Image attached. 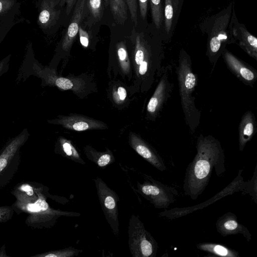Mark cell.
I'll return each instance as SVG.
<instances>
[{"instance_id":"6da1fadb","label":"cell","mask_w":257,"mask_h":257,"mask_svg":"<svg viewBox=\"0 0 257 257\" xmlns=\"http://www.w3.org/2000/svg\"><path fill=\"white\" fill-rule=\"evenodd\" d=\"M126 41L136 86L142 92L148 91L162 68V37L151 23H138L127 34Z\"/></svg>"},{"instance_id":"7a4b0ae2","label":"cell","mask_w":257,"mask_h":257,"mask_svg":"<svg viewBox=\"0 0 257 257\" xmlns=\"http://www.w3.org/2000/svg\"><path fill=\"white\" fill-rule=\"evenodd\" d=\"M214 169L218 177L225 173L224 150L214 137L200 134L196 142V154L185 172L184 194L196 200L208 185Z\"/></svg>"},{"instance_id":"3957f363","label":"cell","mask_w":257,"mask_h":257,"mask_svg":"<svg viewBox=\"0 0 257 257\" xmlns=\"http://www.w3.org/2000/svg\"><path fill=\"white\" fill-rule=\"evenodd\" d=\"M234 1L222 10L205 19L199 24L202 32L207 34L206 55L215 66L227 45L236 44L231 27V15Z\"/></svg>"},{"instance_id":"277c9868","label":"cell","mask_w":257,"mask_h":257,"mask_svg":"<svg viewBox=\"0 0 257 257\" xmlns=\"http://www.w3.org/2000/svg\"><path fill=\"white\" fill-rule=\"evenodd\" d=\"M176 72L186 122L190 131L194 133L201 118V111L196 107L195 98L193 95L197 84V76L192 69L190 56L184 49H181L179 52Z\"/></svg>"},{"instance_id":"5b68a950","label":"cell","mask_w":257,"mask_h":257,"mask_svg":"<svg viewBox=\"0 0 257 257\" xmlns=\"http://www.w3.org/2000/svg\"><path fill=\"white\" fill-rule=\"evenodd\" d=\"M36 7L38 13L37 24L45 35L56 34L61 27H66L70 21L63 0H36Z\"/></svg>"},{"instance_id":"8992f818","label":"cell","mask_w":257,"mask_h":257,"mask_svg":"<svg viewBox=\"0 0 257 257\" xmlns=\"http://www.w3.org/2000/svg\"><path fill=\"white\" fill-rule=\"evenodd\" d=\"M30 136L28 129L24 128L0 150V188L9 183L16 173L20 162V149Z\"/></svg>"},{"instance_id":"52a82bcc","label":"cell","mask_w":257,"mask_h":257,"mask_svg":"<svg viewBox=\"0 0 257 257\" xmlns=\"http://www.w3.org/2000/svg\"><path fill=\"white\" fill-rule=\"evenodd\" d=\"M128 244L133 257H155L158 243L136 215L132 214L128 227Z\"/></svg>"},{"instance_id":"ba28073f","label":"cell","mask_w":257,"mask_h":257,"mask_svg":"<svg viewBox=\"0 0 257 257\" xmlns=\"http://www.w3.org/2000/svg\"><path fill=\"white\" fill-rule=\"evenodd\" d=\"M137 191L156 209H167L178 195L174 187L146 176L143 183L137 182Z\"/></svg>"},{"instance_id":"9c48e42d","label":"cell","mask_w":257,"mask_h":257,"mask_svg":"<svg viewBox=\"0 0 257 257\" xmlns=\"http://www.w3.org/2000/svg\"><path fill=\"white\" fill-rule=\"evenodd\" d=\"M94 181L99 202L105 219L113 234L118 237L119 234V197L101 178L97 177Z\"/></svg>"},{"instance_id":"30bf717a","label":"cell","mask_w":257,"mask_h":257,"mask_svg":"<svg viewBox=\"0 0 257 257\" xmlns=\"http://www.w3.org/2000/svg\"><path fill=\"white\" fill-rule=\"evenodd\" d=\"M25 208L32 212L29 217H33L34 222L32 223L36 227L50 228L54 225L59 218L61 216H79L78 212L61 211L51 208L45 198L40 194L34 203L28 204Z\"/></svg>"},{"instance_id":"8fae6325","label":"cell","mask_w":257,"mask_h":257,"mask_svg":"<svg viewBox=\"0 0 257 257\" xmlns=\"http://www.w3.org/2000/svg\"><path fill=\"white\" fill-rule=\"evenodd\" d=\"M85 2V0H77L70 21L56 48L54 58L66 56L69 53L84 17Z\"/></svg>"},{"instance_id":"7c38bea8","label":"cell","mask_w":257,"mask_h":257,"mask_svg":"<svg viewBox=\"0 0 257 257\" xmlns=\"http://www.w3.org/2000/svg\"><path fill=\"white\" fill-rule=\"evenodd\" d=\"M160 74L159 81L147 105V116L151 120L155 119L160 114L173 88L169 67L162 68Z\"/></svg>"},{"instance_id":"4fadbf2b","label":"cell","mask_w":257,"mask_h":257,"mask_svg":"<svg viewBox=\"0 0 257 257\" xmlns=\"http://www.w3.org/2000/svg\"><path fill=\"white\" fill-rule=\"evenodd\" d=\"M47 122L77 132L103 130L107 127V124L101 121L76 114H70L67 116L59 115L56 118L48 120Z\"/></svg>"},{"instance_id":"5bb4252c","label":"cell","mask_w":257,"mask_h":257,"mask_svg":"<svg viewBox=\"0 0 257 257\" xmlns=\"http://www.w3.org/2000/svg\"><path fill=\"white\" fill-rule=\"evenodd\" d=\"M231 27L234 38L238 45L250 57L257 60V39L240 23L236 17L234 7L231 15Z\"/></svg>"},{"instance_id":"9a60e30c","label":"cell","mask_w":257,"mask_h":257,"mask_svg":"<svg viewBox=\"0 0 257 257\" xmlns=\"http://www.w3.org/2000/svg\"><path fill=\"white\" fill-rule=\"evenodd\" d=\"M128 143L137 154L155 168L160 171L166 170L167 167L161 156L139 135L131 132L128 135Z\"/></svg>"},{"instance_id":"2e32d148","label":"cell","mask_w":257,"mask_h":257,"mask_svg":"<svg viewBox=\"0 0 257 257\" xmlns=\"http://www.w3.org/2000/svg\"><path fill=\"white\" fill-rule=\"evenodd\" d=\"M221 56L232 73L245 84L252 86L257 79V72L252 67L236 57L226 48Z\"/></svg>"},{"instance_id":"e0dca14e","label":"cell","mask_w":257,"mask_h":257,"mask_svg":"<svg viewBox=\"0 0 257 257\" xmlns=\"http://www.w3.org/2000/svg\"><path fill=\"white\" fill-rule=\"evenodd\" d=\"M184 0H164L163 40L170 42L174 35Z\"/></svg>"},{"instance_id":"ac0fdd59","label":"cell","mask_w":257,"mask_h":257,"mask_svg":"<svg viewBox=\"0 0 257 257\" xmlns=\"http://www.w3.org/2000/svg\"><path fill=\"white\" fill-rule=\"evenodd\" d=\"M216 228L217 232L224 237L241 234L247 241L251 239V234L248 229L239 222L234 214L230 212L218 218L216 222Z\"/></svg>"},{"instance_id":"d6986e66","label":"cell","mask_w":257,"mask_h":257,"mask_svg":"<svg viewBox=\"0 0 257 257\" xmlns=\"http://www.w3.org/2000/svg\"><path fill=\"white\" fill-rule=\"evenodd\" d=\"M109 11L111 25L132 29V21L126 0H109Z\"/></svg>"},{"instance_id":"ffe728a7","label":"cell","mask_w":257,"mask_h":257,"mask_svg":"<svg viewBox=\"0 0 257 257\" xmlns=\"http://www.w3.org/2000/svg\"><path fill=\"white\" fill-rule=\"evenodd\" d=\"M83 21L88 24L108 26V19L103 0H85Z\"/></svg>"},{"instance_id":"44dd1931","label":"cell","mask_w":257,"mask_h":257,"mask_svg":"<svg viewBox=\"0 0 257 257\" xmlns=\"http://www.w3.org/2000/svg\"><path fill=\"white\" fill-rule=\"evenodd\" d=\"M256 131V121L253 113L246 111L242 116L239 127V149L242 151L246 144L253 137Z\"/></svg>"},{"instance_id":"7402d4cb","label":"cell","mask_w":257,"mask_h":257,"mask_svg":"<svg viewBox=\"0 0 257 257\" xmlns=\"http://www.w3.org/2000/svg\"><path fill=\"white\" fill-rule=\"evenodd\" d=\"M100 27L99 24H88L82 20L79 26L78 36L81 45L84 48H95L98 41Z\"/></svg>"},{"instance_id":"603a6c76","label":"cell","mask_w":257,"mask_h":257,"mask_svg":"<svg viewBox=\"0 0 257 257\" xmlns=\"http://www.w3.org/2000/svg\"><path fill=\"white\" fill-rule=\"evenodd\" d=\"M149 2L152 18L151 23L162 37L164 28V1L149 0Z\"/></svg>"},{"instance_id":"cb8c5ba5","label":"cell","mask_w":257,"mask_h":257,"mask_svg":"<svg viewBox=\"0 0 257 257\" xmlns=\"http://www.w3.org/2000/svg\"><path fill=\"white\" fill-rule=\"evenodd\" d=\"M198 249L213 255L224 257H238V252L225 245L214 243H200L196 244Z\"/></svg>"},{"instance_id":"d4e9b609","label":"cell","mask_w":257,"mask_h":257,"mask_svg":"<svg viewBox=\"0 0 257 257\" xmlns=\"http://www.w3.org/2000/svg\"><path fill=\"white\" fill-rule=\"evenodd\" d=\"M84 152L87 158L99 167H104L115 160L112 153L109 151L100 152L90 147H86L84 148Z\"/></svg>"},{"instance_id":"484cf974","label":"cell","mask_w":257,"mask_h":257,"mask_svg":"<svg viewBox=\"0 0 257 257\" xmlns=\"http://www.w3.org/2000/svg\"><path fill=\"white\" fill-rule=\"evenodd\" d=\"M58 143L61 152H63L62 154L65 156L76 162L82 164H85L78 152L69 141L63 137H60L58 139Z\"/></svg>"},{"instance_id":"4316f807","label":"cell","mask_w":257,"mask_h":257,"mask_svg":"<svg viewBox=\"0 0 257 257\" xmlns=\"http://www.w3.org/2000/svg\"><path fill=\"white\" fill-rule=\"evenodd\" d=\"M20 9L16 10L0 21V44L4 40L10 31L17 22L15 21V17Z\"/></svg>"},{"instance_id":"83f0119b","label":"cell","mask_w":257,"mask_h":257,"mask_svg":"<svg viewBox=\"0 0 257 257\" xmlns=\"http://www.w3.org/2000/svg\"><path fill=\"white\" fill-rule=\"evenodd\" d=\"M81 252V250L70 247L51 251L35 256L41 257H72L78 255Z\"/></svg>"},{"instance_id":"f1b7e54d","label":"cell","mask_w":257,"mask_h":257,"mask_svg":"<svg viewBox=\"0 0 257 257\" xmlns=\"http://www.w3.org/2000/svg\"><path fill=\"white\" fill-rule=\"evenodd\" d=\"M20 6L18 0H0V21L12 12L20 9Z\"/></svg>"},{"instance_id":"f546056e","label":"cell","mask_w":257,"mask_h":257,"mask_svg":"<svg viewBox=\"0 0 257 257\" xmlns=\"http://www.w3.org/2000/svg\"><path fill=\"white\" fill-rule=\"evenodd\" d=\"M138 24H147L148 21V12L149 0H138Z\"/></svg>"},{"instance_id":"4dcf8cb0","label":"cell","mask_w":257,"mask_h":257,"mask_svg":"<svg viewBox=\"0 0 257 257\" xmlns=\"http://www.w3.org/2000/svg\"><path fill=\"white\" fill-rule=\"evenodd\" d=\"M131 18L134 26L138 24V0H126Z\"/></svg>"},{"instance_id":"1f68e13d","label":"cell","mask_w":257,"mask_h":257,"mask_svg":"<svg viewBox=\"0 0 257 257\" xmlns=\"http://www.w3.org/2000/svg\"><path fill=\"white\" fill-rule=\"evenodd\" d=\"M112 96L113 100L115 103L117 104H121L126 98V90L123 86H118L116 89H113L112 92Z\"/></svg>"},{"instance_id":"d6a6232c","label":"cell","mask_w":257,"mask_h":257,"mask_svg":"<svg viewBox=\"0 0 257 257\" xmlns=\"http://www.w3.org/2000/svg\"><path fill=\"white\" fill-rule=\"evenodd\" d=\"M257 172H256V166H255L254 174L252 176L251 179L248 181V194H249L254 202L256 203V199H257V190H256V177H257Z\"/></svg>"},{"instance_id":"836d02e7","label":"cell","mask_w":257,"mask_h":257,"mask_svg":"<svg viewBox=\"0 0 257 257\" xmlns=\"http://www.w3.org/2000/svg\"><path fill=\"white\" fill-rule=\"evenodd\" d=\"M14 210L11 207H0V222L7 221L12 218Z\"/></svg>"},{"instance_id":"e575fe53","label":"cell","mask_w":257,"mask_h":257,"mask_svg":"<svg viewBox=\"0 0 257 257\" xmlns=\"http://www.w3.org/2000/svg\"><path fill=\"white\" fill-rule=\"evenodd\" d=\"M11 57L9 54L0 61V77L8 71Z\"/></svg>"},{"instance_id":"d590c367","label":"cell","mask_w":257,"mask_h":257,"mask_svg":"<svg viewBox=\"0 0 257 257\" xmlns=\"http://www.w3.org/2000/svg\"><path fill=\"white\" fill-rule=\"evenodd\" d=\"M63 1L65 4L67 16L70 20L77 0H63Z\"/></svg>"},{"instance_id":"8d00e7d4","label":"cell","mask_w":257,"mask_h":257,"mask_svg":"<svg viewBox=\"0 0 257 257\" xmlns=\"http://www.w3.org/2000/svg\"><path fill=\"white\" fill-rule=\"evenodd\" d=\"M105 7L107 12L108 19V27H109L111 25V21H110V17L109 15V0H103Z\"/></svg>"}]
</instances>
